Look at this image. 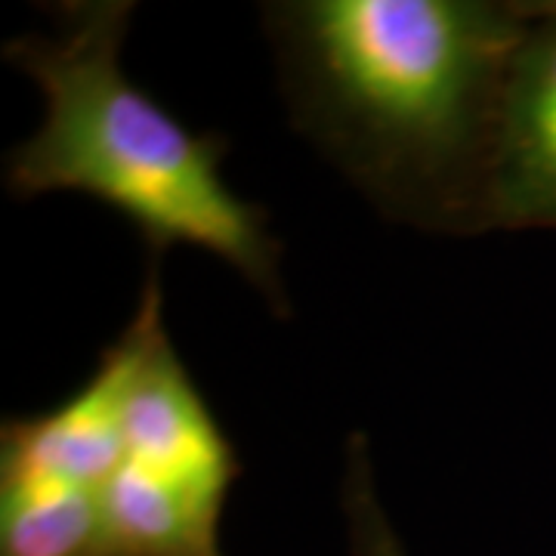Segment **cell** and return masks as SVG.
<instances>
[{
	"instance_id": "cell-2",
	"label": "cell",
	"mask_w": 556,
	"mask_h": 556,
	"mask_svg": "<svg viewBox=\"0 0 556 556\" xmlns=\"http://www.w3.org/2000/svg\"><path fill=\"white\" fill-rule=\"evenodd\" d=\"M137 7L78 0L56 7V28L25 35L3 56L43 93L35 137L7 159L16 199L80 192L130 219L161 254L192 244L226 260L278 316H288L281 244L266 214L223 179L226 142L192 134L121 68Z\"/></svg>"
},
{
	"instance_id": "cell-7",
	"label": "cell",
	"mask_w": 556,
	"mask_h": 556,
	"mask_svg": "<svg viewBox=\"0 0 556 556\" xmlns=\"http://www.w3.org/2000/svg\"><path fill=\"white\" fill-rule=\"evenodd\" d=\"M0 556H109L100 492L0 477Z\"/></svg>"
},
{
	"instance_id": "cell-3",
	"label": "cell",
	"mask_w": 556,
	"mask_h": 556,
	"mask_svg": "<svg viewBox=\"0 0 556 556\" xmlns=\"http://www.w3.org/2000/svg\"><path fill=\"white\" fill-rule=\"evenodd\" d=\"M112 346L121 358L124 460L226 504L239 479V455L164 331L159 254L149 263L137 313Z\"/></svg>"
},
{
	"instance_id": "cell-1",
	"label": "cell",
	"mask_w": 556,
	"mask_h": 556,
	"mask_svg": "<svg viewBox=\"0 0 556 556\" xmlns=\"http://www.w3.org/2000/svg\"><path fill=\"white\" fill-rule=\"evenodd\" d=\"M291 121L383 217L492 232V155L526 3L281 0L263 7Z\"/></svg>"
},
{
	"instance_id": "cell-6",
	"label": "cell",
	"mask_w": 556,
	"mask_h": 556,
	"mask_svg": "<svg viewBox=\"0 0 556 556\" xmlns=\"http://www.w3.org/2000/svg\"><path fill=\"white\" fill-rule=\"evenodd\" d=\"M100 497L109 556H223L219 501L127 460Z\"/></svg>"
},
{
	"instance_id": "cell-8",
	"label": "cell",
	"mask_w": 556,
	"mask_h": 556,
	"mask_svg": "<svg viewBox=\"0 0 556 556\" xmlns=\"http://www.w3.org/2000/svg\"><path fill=\"white\" fill-rule=\"evenodd\" d=\"M343 514L350 526L353 556H405L393 522L380 504L375 489V467L365 433H353L346 445V473H343Z\"/></svg>"
},
{
	"instance_id": "cell-4",
	"label": "cell",
	"mask_w": 556,
	"mask_h": 556,
	"mask_svg": "<svg viewBox=\"0 0 556 556\" xmlns=\"http://www.w3.org/2000/svg\"><path fill=\"white\" fill-rule=\"evenodd\" d=\"M526 13L497 112L492 232L556 229V0L526 3Z\"/></svg>"
},
{
	"instance_id": "cell-5",
	"label": "cell",
	"mask_w": 556,
	"mask_h": 556,
	"mask_svg": "<svg viewBox=\"0 0 556 556\" xmlns=\"http://www.w3.org/2000/svg\"><path fill=\"white\" fill-rule=\"evenodd\" d=\"M121 358L109 346L93 378L53 412L3 424L0 477H25L102 492L124 464L118 420Z\"/></svg>"
}]
</instances>
